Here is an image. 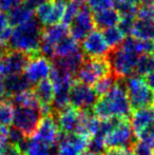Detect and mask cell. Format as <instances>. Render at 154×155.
I'll return each instance as SVG.
<instances>
[{
    "label": "cell",
    "instance_id": "24",
    "mask_svg": "<svg viewBox=\"0 0 154 155\" xmlns=\"http://www.w3.org/2000/svg\"><path fill=\"white\" fill-rule=\"evenodd\" d=\"M34 18H35L34 11L25 5V3L20 4L17 8H15L14 10L11 11L10 13H8V22H10V25L12 28L21 25Z\"/></svg>",
    "mask_w": 154,
    "mask_h": 155
},
{
    "label": "cell",
    "instance_id": "41",
    "mask_svg": "<svg viewBox=\"0 0 154 155\" xmlns=\"http://www.w3.org/2000/svg\"><path fill=\"white\" fill-rule=\"evenodd\" d=\"M142 4H148V5H154V0H140Z\"/></svg>",
    "mask_w": 154,
    "mask_h": 155
},
{
    "label": "cell",
    "instance_id": "26",
    "mask_svg": "<svg viewBox=\"0 0 154 155\" xmlns=\"http://www.w3.org/2000/svg\"><path fill=\"white\" fill-rule=\"evenodd\" d=\"M79 51H80L79 43L69 35L64 40L60 41L57 45V47L55 48L53 59H55V58L66 57V56L72 55V54H75Z\"/></svg>",
    "mask_w": 154,
    "mask_h": 155
},
{
    "label": "cell",
    "instance_id": "47",
    "mask_svg": "<svg viewBox=\"0 0 154 155\" xmlns=\"http://www.w3.org/2000/svg\"><path fill=\"white\" fill-rule=\"evenodd\" d=\"M66 1H67V0H66Z\"/></svg>",
    "mask_w": 154,
    "mask_h": 155
},
{
    "label": "cell",
    "instance_id": "35",
    "mask_svg": "<svg viewBox=\"0 0 154 155\" xmlns=\"http://www.w3.org/2000/svg\"><path fill=\"white\" fill-rule=\"evenodd\" d=\"M25 0H0V12L10 13L12 10L22 4Z\"/></svg>",
    "mask_w": 154,
    "mask_h": 155
},
{
    "label": "cell",
    "instance_id": "32",
    "mask_svg": "<svg viewBox=\"0 0 154 155\" xmlns=\"http://www.w3.org/2000/svg\"><path fill=\"white\" fill-rule=\"evenodd\" d=\"M88 6L92 12H98L115 8V0H88Z\"/></svg>",
    "mask_w": 154,
    "mask_h": 155
},
{
    "label": "cell",
    "instance_id": "14",
    "mask_svg": "<svg viewBox=\"0 0 154 155\" xmlns=\"http://www.w3.org/2000/svg\"><path fill=\"white\" fill-rule=\"evenodd\" d=\"M81 52L86 58H100L107 57L111 49L103 37V32L93 30L81 41Z\"/></svg>",
    "mask_w": 154,
    "mask_h": 155
},
{
    "label": "cell",
    "instance_id": "30",
    "mask_svg": "<svg viewBox=\"0 0 154 155\" xmlns=\"http://www.w3.org/2000/svg\"><path fill=\"white\" fill-rule=\"evenodd\" d=\"M13 115H14V106L10 100H0V126L10 127L13 123Z\"/></svg>",
    "mask_w": 154,
    "mask_h": 155
},
{
    "label": "cell",
    "instance_id": "27",
    "mask_svg": "<svg viewBox=\"0 0 154 155\" xmlns=\"http://www.w3.org/2000/svg\"><path fill=\"white\" fill-rule=\"evenodd\" d=\"M103 35L111 50L118 48L123 43V41L125 40L126 37H127L118 25L113 28H109V29L103 31Z\"/></svg>",
    "mask_w": 154,
    "mask_h": 155
},
{
    "label": "cell",
    "instance_id": "42",
    "mask_svg": "<svg viewBox=\"0 0 154 155\" xmlns=\"http://www.w3.org/2000/svg\"><path fill=\"white\" fill-rule=\"evenodd\" d=\"M81 155H99V154H96V153H93V152H91V151H84V153H82Z\"/></svg>",
    "mask_w": 154,
    "mask_h": 155
},
{
    "label": "cell",
    "instance_id": "28",
    "mask_svg": "<svg viewBox=\"0 0 154 155\" xmlns=\"http://www.w3.org/2000/svg\"><path fill=\"white\" fill-rule=\"evenodd\" d=\"M117 80L118 79L113 74H110V75L105 76V77L97 80L94 84V86H93V89H94L96 95L98 96V98L103 97L107 93H109L111 91V89L116 84Z\"/></svg>",
    "mask_w": 154,
    "mask_h": 155
},
{
    "label": "cell",
    "instance_id": "38",
    "mask_svg": "<svg viewBox=\"0 0 154 155\" xmlns=\"http://www.w3.org/2000/svg\"><path fill=\"white\" fill-rule=\"evenodd\" d=\"M48 1H50V0H25L23 3L34 11L36 8H38L39 5H41V4L45 3V2H48Z\"/></svg>",
    "mask_w": 154,
    "mask_h": 155
},
{
    "label": "cell",
    "instance_id": "15",
    "mask_svg": "<svg viewBox=\"0 0 154 155\" xmlns=\"http://www.w3.org/2000/svg\"><path fill=\"white\" fill-rule=\"evenodd\" d=\"M59 135L60 130L56 115L54 113H50L42 117L37 130L32 138L50 146H57Z\"/></svg>",
    "mask_w": 154,
    "mask_h": 155
},
{
    "label": "cell",
    "instance_id": "20",
    "mask_svg": "<svg viewBox=\"0 0 154 155\" xmlns=\"http://www.w3.org/2000/svg\"><path fill=\"white\" fill-rule=\"evenodd\" d=\"M84 59H86V56L84 55V53L80 50L79 52L72 54V55L66 56V57L62 58H55V59H53L52 64L55 69L67 72V73L75 76L76 72L84 63Z\"/></svg>",
    "mask_w": 154,
    "mask_h": 155
},
{
    "label": "cell",
    "instance_id": "22",
    "mask_svg": "<svg viewBox=\"0 0 154 155\" xmlns=\"http://www.w3.org/2000/svg\"><path fill=\"white\" fill-rule=\"evenodd\" d=\"M93 18H94V25L97 29L100 31L113 28L118 25L120 20V15L117 12L115 8H107L103 11L93 13Z\"/></svg>",
    "mask_w": 154,
    "mask_h": 155
},
{
    "label": "cell",
    "instance_id": "43",
    "mask_svg": "<svg viewBox=\"0 0 154 155\" xmlns=\"http://www.w3.org/2000/svg\"><path fill=\"white\" fill-rule=\"evenodd\" d=\"M151 53H152L151 55H152L153 57H154V40L152 41V49H151Z\"/></svg>",
    "mask_w": 154,
    "mask_h": 155
},
{
    "label": "cell",
    "instance_id": "46",
    "mask_svg": "<svg viewBox=\"0 0 154 155\" xmlns=\"http://www.w3.org/2000/svg\"><path fill=\"white\" fill-rule=\"evenodd\" d=\"M153 19H154V6H153Z\"/></svg>",
    "mask_w": 154,
    "mask_h": 155
},
{
    "label": "cell",
    "instance_id": "13",
    "mask_svg": "<svg viewBox=\"0 0 154 155\" xmlns=\"http://www.w3.org/2000/svg\"><path fill=\"white\" fill-rule=\"evenodd\" d=\"M52 69H53V64L49 58L42 55H36L30 57L23 75L27 77L30 84L35 86L36 84L50 77Z\"/></svg>",
    "mask_w": 154,
    "mask_h": 155
},
{
    "label": "cell",
    "instance_id": "44",
    "mask_svg": "<svg viewBox=\"0 0 154 155\" xmlns=\"http://www.w3.org/2000/svg\"><path fill=\"white\" fill-rule=\"evenodd\" d=\"M75 1H77V2H79L80 4H84V2H87L88 0H75Z\"/></svg>",
    "mask_w": 154,
    "mask_h": 155
},
{
    "label": "cell",
    "instance_id": "40",
    "mask_svg": "<svg viewBox=\"0 0 154 155\" xmlns=\"http://www.w3.org/2000/svg\"><path fill=\"white\" fill-rule=\"evenodd\" d=\"M116 1V0H115ZM121 1H125V2H128V3L130 4H133V5H137L138 2L140 1V0H121Z\"/></svg>",
    "mask_w": 154,
    "mask_h": 155
},
{
    "label": "cell",
    "instance_id": "11",
    "mask_svg": "<svg viewBox=\"0 0 154 155\" xmlns=\"http://www.w3.org/2000/svg\"><path fill=\"white\" fill-rule=\"evenodd\" d=\"M30 60V56L13 50H5L0 61V78L3 79L12 75L23 74Z\"/></svg>",
    "mask_w": 154,
    "mask_h": 155
},
{
    "label": "cell",
    "instance_id": "5",
    "mask_svg": "<svg viewBox=\"0 0 154 155\" xmlns=\"http://www.w3.org/2000/svg\"><path fill=\"white\" fill-rule=\"evenodd\" d=\"M110 74H112L111 67L107 57L86 58L75 74V78L76 81L93 87L97 80Z\"/></svg>",
    "mask_w": 154,
    "mask_h": 155
},
{
    "label": "cell",
    "instance_id": "16",
    "mask_svg": "<svg viewBox=\"0 0 154 155\" xmlns=\"http://www.w3.org/2000/svg\"><path fill=\"white\" fill-rule=\"evenodd\" d=\"M89 138L76 133L60 132L57 143V155H81L88 148Z\"/></svg>",
    "mask_w": 154,
    "mask_h": 155
},
{
    "label": "cell",
    "instance_id": "25",
    "mask_svg": "<svg viewBox=\"0 0 154 155\" xmlns=\"http://www.w3.org/2000/svg\"><path fill=\"white\" fill-rule=\"evenodd\" d=\"M22 152L23 155H57V146H50L30 138L25 143Z\"/></svg>",
    "mask_w": 154,
    "mask_h": 155
},
{
    "label": "cell",
    "instance_id": "18",
    "mask_svg": "<svg viewBox=\"0 0 154 155\" xmlns=\"http://www.w3.org/2000/svg\"><path fill=\"white\" fill-rule=\"evenodd\" d=\"M130 124L135 136L138 138L147 129L154 124V106L132 111Z\"/></svg>",
    "mask_w": 154,
    "mask_h": 155
},
{
    "label": "cell",
    "instance_id": "21",
    "mask_svg": "<svg viewBox=\"0 0 154 155\" xmlns=\"http://www.w3.org/2000/svg\"><path fill=\"white\" fill-rule=\"evenodd\" d=\"M2 81H3L6 98L13 97L17 94H20L27 90H30L32 86L23 74L8 76V77L3 78Z\"/></svg>",
    "mask_w": 154,
    "mask_h": 155
},
{
    "label": "cell",
    "instance_id": "10",
    "mask_svg": "<svg viewBox=\"0 0 154 155\" xmlns=\"http://www.w3.org/2000/svg\"><path fill=\"white\" fill-rule=\"evenodd\" d=\"M93 87L75 80L70 91V104L80 111H92L98 100Z\"/></svg>",
    "mask_w": 154,
    "mask_h": 155
},
{
    "label": "cell",
    "instance_id": "7",
    "mask_svg": "<svg viewBox=\"0 0 154 155\" xmlns=\"http://www.w3.org/2000/svg\"><path fill=\"white\" fill-rule=\"evenodd\" d=\"M137 141L130 119H121L114 129H112L105 137V143L108 149H129L131 150Z\"/></svg>",
    "mask_w": 154,
    "mask_h": 155
},
{
    "label": "cell",
    "instance_id": "9",
    "mask_svg": "<svg viewBox=\"0 0 154 155\" xmlns=\"http://www.w3.org/2000/svg\"><path fill=\"white\" fill-rule=\"evenodd\" d=\"M66 6V0H50L34 10L35 18L44 28L61 23Z\"/></svg>",
    "mask_w": 154,
    "mask_h": 155
},
{
    "label": "cell",
    "instance_id": "34",
    "mask_svg": "<svg viewBox=\"0 0 154 155\" xmlns=\"http://www.w3.org/2000/svg\"><path fill=\"white\" fill-rule=\"evenodd\" d=\"M137 139L146 143L147 146H149L154 151V124L147 129Z\"/></svg>",
    "mask_w": 154,
    "mask_h": 155
},
{
    "label": "cell",
    "instance_id": "39",
    "mask_svg": "<svg viewBox=\"0 0 154 155\" xmlns=\"http://www.w3.org/2000/svg\"><path fill=\"white\" fill-rule=\"evenodd\" d=\"M144 79L146 81V84L154 91V71L151 72L150 74H148L147 76H145Z\"/></svg>",
    "mask_w": 154,
    "mask_h": 155
},
{
    "label": "cell",
    "instance_id": "12",
    "mask_svg": "<svg viewBox=\"0 0 154 155\" xmlns=\"http://www.w3.org/2000/svg\"><path fill=\"white\" fill-rule=\"evenodd\" d=\"M94 18L93 12L88 5H82L74 20L69 25V35L77 42H81L91 32L93 31Z\"/></svg>",
    "mask_w": 154,
    "mask_h": 155
},
{
    "label": "cell",
    "instance_id": "6",
    "mask_svg": "<svg viewBox=\"0 0 154 155\" xmlns=\"http://www.w3.org/2000/svg\"><path fill=\"white\" fill-rule=\"evenodd\" d=\"M42 117L43 114L40 109L15 106L12 126L30 139L34 136Z\"/></svg>",
    "mask_w": 154,
    "mask_h": 155
},
{
    "label": "cell",
    "instance_id": "17",
    "mask_svg": "<svg viewBox=\"0 0 154 155\" xmlns=\"http://www.w3.org/2000/svg\"><path fill=\"white\" fill-rule=\"evenodd\" d=\"M57 118L59 130L62 133H77L79 128L80 118H81V111L69 104L59 112L54 113Z\"/></svg>",
    "mask_w": 154,
    "mask_h": 155
},
{
    "label": "cell",
    "instance_id": "8",
    "mask_svg": "<svg viewBox=\"0 0 154 155\" xmlns=\"http://www.w3.org/2000/svg\"><path fill=\"white\" fill-rule=\"evenodd\" d=\"M67 36H69V28L64 23H57L42 29L40 49H39L40 55L49 59H53L55 48Z\"/></svg>",
    "mask_w": 154,
    "mask_h": 155
},
{
    "label": "cell",
    "instance_id": "19",
    "mask_svg": "<svg viewBox=\"0 0 154 155\" xmlns=\"http://www.w3.org/2000/svg\"><path fill=\"white\" fill-rule=\"evenodd\" d=\"M38 102L40 104L43 116L52 113V106L54 101V87L51 80L48 78L36 84L32 88Z\"/></svg>",
    "mask_w": 154,
    "mask_h": 155
},
{
    "label": "cell",
    "instance_id": "33",
    "mask_svg": "<svg viewBox=\"0 0 154 155\" xmlns=\"http://www.w3.org/2000/svg\"><path fill=\"white\" fill-rule=\"evenodd\" d=\"M131 151L133 152L134 155H154V151L151 149L149 146H147L146 143H144L143 141L138 140L134 143V146L132 147Z\"/></svg>",
    "mask_w": 154,
    "mask_h": 155
},
{
    "label": "cell",
    "instance_id": "1",
    "mask_svg": "<svg viewBox=\"0 0 154 155\" xmlns=\"http://www.w3.org/2000/svg\"><path fill=\"white\" fill-rule=\"evenodd\" d=\"M94 116L99 119H130L132 109L128 99L125 79H118L109 93L100 97L92 109Z\"/></svg>",
    "mask_w": 154,
    "mask_h": 155
},
{
    "label": "cell",
    "instance_id": "29",
    "mask_svg": "<svg viewBox=\"0 0 154 155\" xmlns=\"http://www.w3.org/2000/svg\"><path fill=\"white\" fill-rule=\"evenodd\" d=\"M154 71V57L151 54H144L139 57L136 64L135 74L136 76L145 77L151 72Z\"/></svg>",
    "mask_w": 154,
    "mask_h": 155
},
{
    "label": "cell",
    "instance_id": "31",
    "mask_svg": "<svg viewBox=\"0 0 154 155\" xmlns=\"http://www.w3.org/2000/svg\"><path fill=\"white\" fill-rule=\"evenodd\" d=\"M82 5L84 4H80L79 2L75 1V0H70V1L67 2L66 11H64L61 23H64V25L69 27L71 25V22L74 20V18L76 17V15L78 14V12L80 11Z\"/></svg>",
    "mask_w": 154,
    "mask_h": 155
},
{
    "label": "cell",
    "instance_id": "4",
    "mask_svg": "<svg viewBox=\"0 0 154 155\" xmlns=\"http://www.w3.org/2000/svg\"><path fill=\"white\" fill-rule=\"evenodd\" d=\"M128 99L133 111L154 106V91L146 84L144 77L133 75L125 79Z\"/></svg>",
    "mask_w": 154,
    "mask_h": 155
},
{
    "label": "cell",
    "instance_id": "23",
    "mask_svg": "<svg viewBox=\"0 0 154 155\" xmlns=\"http://www.w3.org/2000/svg\"><path fill=\"white\" fill-rule=\"evenodd\" d=\"M131 36L142 41L152 42L154 40V19L153 18H136Z\"/></svg>",
    "mask_w": 154,
    "mask_h": 155
},
{
    "label": "cell",
    "instance_id": "2",
    "mask_svg": "<svg viewBox=\"0 0 154 155\" xmlns=\"http://www.w3.org/2000/svg\"><path fill=\"white\" fill-rule=\"evenodd\" d=\"M41 34H42V25L38 22L36 18L32 19L23 25L13 28L8 49L21 52L30 57L40 55L39 49H40Z\"/></svg>",
    "mask_w": 154,
    "mask_h": 155
},
{
    "label": "cell",
    "instance_id": "37",
    "mask_svg": "<svg viewBox=\"0 0 154 155\" xmlns=\"http://www.w3.org/2000/svg\"><path fill=\"white\" fill-rule=\"evenodd\" d=\"M103 155H134L129 149H108Z\"/></svg>",
    "mask_w": 154,
    "mask_h": 155
},
{
    "label": "cell",
    "instance_id": "36",
    "mask_svg": "<svg viewBox=\"0 0 154 155\" xmlns=\"http://www.w3.org/2000/svg\"><path fill=\"white\" fill-rule=\"evenodd\" d=\"M0 155H23V153L19 147L8 143V145L2 150V152Z\"/></svg>",
    "mask_w": 154,
    "mask_h": 155
},
{
    "label": "cell",
    "instance_id": "3",
    "mask_svg": "<svg viewBox=\"0 0 154 155\" xmlns=\"http://www.w3.org/2000/svg\"><path fill=\"white\" fill-rule=\"evenodd\" d=\"M140 56L120 45L111 50L107 59L111 67V73L117 79H127L135 74V69Z\"/></svg>",
    "mask_w": 154,
    "mask_h": 155
},
{
    "label": "cell",
    "instance_id": "45",
    "mask_svg": "<svg viewBox=\"0 0 154 155\" xmlns=\"http://www.w3.org/2000/svg\"><path fill=\"white\" fill-rule=\"evenodd\" d=\"M4 51H2V50H0V61H1V57H2V54H3Z\"/></svg>",
    "mask_w": 154,
    "mask_h": 155
}]
</instances>
